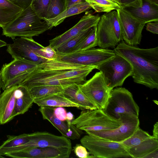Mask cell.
<instances>
[{
    "label": "cell",
    "mask_w": 158,
    "mask_h": 158,
    "mask_svg": "<svg viewBox=\"0 0 158 158\" xmlns=\"http://www.w3.org/2000/svg\"><path fill=\"white\" fill-rule=\"evenodd\" d=\"M7 44L6 42L0 39V48L7 46Z\"/></svg>",
    "instance_id": "obj_45"
},
{
    "label": "cell",
    "mask_w": 158,
    "mask_h": 158,
    "mask_svg": "<svg viewBox=\"0 0 158 158\" xmlns=\"http://www.w3.org/2000/svg\"><path fill=\"white\" fill-rule=\"evenodd\" d=\"M66 121L68 127L66 137L72 140L79 139L83 133L82 131L78 128L73 124L71 121L67 120Z\"/></svg>",
    "instance_id": "obj_35"
},
{
    "label": "cell",
    "mask_w": 158,
    "mask_h": 158,
    "mask_svg": "<svg viewBox=\"0 0 158 158\" xmlns=\"http://www.w3.org/2000/svg\"><path fill=\"white\" fill-rule=\"evenodd\" d=\"M22 10L30 6L32 0H8Z\"/></svg>",
    "instance_id": "obj_39"
},
{
    "label": "cell",
    "mask_w": 158,
    "mask_h": 158,
    "mask_svg": "<svg viewBox=\"0 0 158 158\" xmlns=\"http://www.w3.org/2000/svg\"><path fill=\"white\" fill-rule=\"evenodd\" d=\"M2 35L12 39L16 37L32 38L49 30L45 20L40 18L30 6L22 10L2 28Z\"/></svg>",
    "instance_id": "obj_3"
},
{
    "label": "cell",
    "mask_w": 158,
    "mask_h": 158,
    "mask_svg": "<svg viewBox=\"0 0 158 158\" xmlns=\"http://www.w3.org/2000/svg\"><path fill=\"white\" fill-rule=\"evenodd\" d=\"M113 50L131 64L134 82L151 89H158V47L140 48L122 41Z\"/></svg>",
    "instance_id": "obj_2"
},
{
    "label": "cell",
    "mask_w": 158,
    "mask_h": 158,
    "mask_svg": "<svg viewBox=\"0 0 158 158\" xmlns=\"http://www.w3.org/2000/svg\"><path fill=\"white\" fill-rule=\"evenodd\" d=\"M97 26L93 27L84 39L73 50V52L86 50L98 46Z\"/></svg>",
    "instance_id": "obj_32"
},
{
    "label": "cell",
    "mask_w": 158,
    "mask_h": 158,
    "mask_svg": "<svg viewBox=\"0 0 158 158\" xmlns=\"http://www.w3.org/2000/svg\"><path fill=\"white\" fill-rule=\"evenodd\" d=\"M56 60L85 66H97L115 55L113 50L107 48H92L86 50L67 54L56 52Z\"/></svg>",
    "instance_id": "obj_12"
},
{
    "label": "cell",
    "mask_w": 158,
    "mask_h": 158,
    "mask_svg": "<svg viewBox=\"0 0 158 158\" xmlns=\"http://www.w3.org/2000/svg\"><path fill=\"white\" fill-rule=\"evenodd\" d=\"M13 40L12 43L7 44L6 51L14 59L39 64L46 61L40 56V49L44 46L32 38L19 37Z\"/></svg>",
    "instance_id": "obj_14"
},
{
    "label": "cell",
    "mask_w": 158,
    "mask_h": 158,
    "mask_svg": "<svg viewBox=\"0 0 158 158\" xmlns=\"http://www.w3.org/2000/svg\"><path fill=\"white\" fill-rule=\"evenodd\" d=\"M131 158H158V140L153 136L128 150Z\"/></svg>",
    "instance_id": "obj_20"
},
{
    "label": "cell",
    "mask_w": 158,
    "mask_h": 158,
    "mask_svg": "<svg viewBox=\"0 0 158 158\" xmlns=\"http://www.w3.org/2000/svg\"><path fill=\"white\" fill-rule=\"evenodd\" d=\"M112 118L120 120L122 114H129L139 116V107L131 92L124 88L113 89L106 106L103 110Z\"/></svg>",
    "instance_id": "obj_7"
},
{
    "label": "cell",
    "mask_w": 158,
    "mask_h": 158,
    "mask_svg": "<svg viewBox=\"0 0 158 158\" xmlns=\"http://www.w3.org/2000/svg\"><path fill=\"white\" fill-rule=\"evenodd\" d=\"M34 101L27 88L19 85L14 109V117L23 114L27 112L32 106Z\"/></svg>",
    "instance_id": "obj_23"
},
{
    "label": "cell",
    "mask_w": 158,
    "mask_h": 158,
    "mask_svg": "<svg viewBox=\"0 0 158 158\" xmlns=\"http://www.w3.org/2000/svg\"><path fill=\"white\" fill-rule=\"evenodd\" d=\"M97 67L85 66L57 60H48L39 64L19 84L28 89L37 86L54 85L65 88L82 84Z\"/></svg>",
    "instance_id": "obj_1"
},
{
    "label": "cell",
    "mask_w": 158,
    "mask_h": 158,
    "mask_svg": "<svg viewBox=\"0 0 158 158\" xmlns=\"http://www.w3.org/2000/svg\"><path fill=\"white\" fill-rule=\"evenodd\" d=\"M3 86L4 84L2 80L1 70H0V89H2L3 87Z\"/></svg>",
    "instance_id": "obj_46"
},
{
    "label": "cell",
    "mask_w": 158,
    "mask_h": 158,
    "mask_svg": "<svg viewBox=\"0 0 158 158\" xmlns=\"http://www.w3.org/2000/svg\"><path fill=\"white\" fill-rule=\"evenodd\" d=\"M5 158L3 156L0 155V158Z\"/></svg>",
    "instance_id": "obj_48"
},
{
    "label": "cell",
    "mask_w": 158,
    "mask_h": 158,
    "mask_svg": "<svg viewBox=\"0 0 158 158\" xmlns=\"http://www.w3.org/2000/svg\"><path fill=\"white\" fill-rule=\"evenodd\" d=\"M152 3L158 4V0H147Z\"/></svg>",
    "instance_id": "obj_47"
},
{
    "label": "cell",
    "mask_w": 158,
    "mask_h": 158,
    "mask_svg": "<svg viewBox=\"0 0 158 158\" xmlns=\"http://www.w3.org/2000/svg\"><path fill=\"white\" fill-rule=\"evenodd\" d=\"M29 141L26 143L11 149L8 153L35 147H52L70 155L72 148L70 139L64 136H57L46 132L30 133Z\"/></svg>",
    "instance_id": "obj_9"
},
{
    "label": "cell",
    "mask_w": 158,
    "mask_h": 158,
    "mask_svg": "<svg viewBox=\"0 0 158 158\" xmlns=\"http://www.w3.org/2000/svg\"><path fill=\"white\" fill-rule=\"evenodd\" d=\"M98 46L100 48H114L123 41L116 10L102 15L97 25Z\"/></svg>",
    "instance_id": "obj_6"
},
{
    "label": "cell",
    "mask_w": 158,
    "mask_h": 158,
    "mask_svg": "<svg viewBox=\"0 0 158 158\" xmlns=\"http://www.w3.org/2000/svg\"><path fill=\"white\" fill-rule=\"evenodd\" d=\"M1 94V89H0V95Z\"/></svg>",
    "instance_id": "obj_50"
},
{
    "label": "cell",
    "mask_w": 158,
    "mask_h": 158,
    "mask_svg": "<svg viewBox=\"0 0 158 158\" xmlns=\"http://www.w3.org/2000/svg\"><path fill=\"white\" fill-rule=\"evenodd\" d=\"M97 69L102 73L107 86L111 90L122 86L125 79L131 76L133 73L130 63L116 54L98 65Z\"/></svg>",
    "instance_id": "obj_5"
},
{
    "label": "cell",
    "mask_w": 158,
    "mask_h": 158,
    "mask_svg": "<svg viewBox=\"0 0 158 158\" xmlns=\"http://www.w3.org/2000/svg\"><path fill=\"white\" fill-rule=\"evenodd\" d=\"M73 151L76 155L81 158H95L93 156H90L89 153L86 148L81 144H77L73 147Z\"/></svg>",
    "instance_id": "obj_37"
},
{
    "label": "cell",
    "mask_w": 158,
    "mask_h": 158,
    "mask_svg": "<svg viewBox=\"0 0 158 158\" xmlns=\"http://www.w3.org/2000/svg\"><path fill=\"white\" fill-rule=\"evenodd\" d=\"M146 29L153 34H158V22H151L147 23Z\"/></svg>",
    "instance_id": "obj_40"
},
{
    "label": "cell",
    "mask_w": 158,
    "mask_h": 158,
    "mask_svg": "<svg viewBox=\"0 0 158 158\" xmlns=\"http://www.w3.org/2000/svg\"><path fill=\"white\" fill-rule=\"evenodd\" d=\"M19 85L6 89L0 95V124H5L12 120Z\"/></svg>",
    "instance_id": "obj_19"
},
{
    "label": "cell",
    "mask_w": 158,
    "mask_h": 158,
    "mask_svg": "<svg viewBox=\"0 0 158 158\" xmlns=\"http://www.w3.org/2000/svg\"><path fill=\"white\" fill-rule=\"evenodd\" d=\"M74 116L73 113L70 112H69L68 113H67L66 120L72 121L74 119Z\"/></svg>",
    "instance_id": "obj_44"
},
{
    "label": "cell",
    "mask_w": 158,
    "mask_h": 158,
    "mask_svg": "<svg viewBox=\"0 0 158 158\" xmlns=\"http://www.w3.org/2000/svg\"><path fill=\"white\" fill-rule=\"evenodd\" d=\"M7 139L0 146V155L2 156L8 153L12 148L25 144L29 141V134L19 135H7Z\"/></svg>",
    "instance_id": "obj_27"
},
{
    "label": "cell",
    "mask_w": 158,
    "mask_h": 158,
    "mask_svg": "<svg viewBox=\"0 0 158 158\" xmlns=\"http://www.w3.org/2000/svg\"><path fill=\"white\" fill-rule=\"evenodd\" d=\"M96 12L108 13L122 8L120 4L115 0H85Z\"/></svg>",
    "instance_id": "obj_29"
},
{
    "label": "cell",
    "mask_w": 158,
    "mask_h": 158,
    "mask_svg": "<svg viewBox=\"0 0 158 158\" xmlns=\"http://www.w3.org/2000/svg\"><path fill=\"white\" fill-rule=\"evenodd\" d=\"M53 113L56 117L60 120L66 121L67 112L63 107H54Z\"/></svg>",
    "instance_id": "obj_38"
},
{
    "label": "cell",
    "mask_w": 158,
    "mask_h": 158,
    "mask_svg": "<svg viewBox=\"0 0 158 158\" xmlns=\"http://www.w3.org/2000/svg\"><path fill=\"white\" fill-rule=\"evenodd\" d=\"M64 88L61 86L43 85L34 86L28 89L31 97L35 100L62 92Z\"/></svg>",
    "instance_id": "obj_28"
},
{
    "label": "cell",
    "mask_w": 158,
    "mask_h": 158,
    "mask_svg": "<svg viewBox=\"0 0 158 158\" xmlns=\"http://www.w3.org/2000/svg\"><path fill=\"white\" fill-rule=\"evenodd\" d=\"M66 9L65 0H50L46 19L55 18Z\"/></svg>",
    "instance_id": "obj_33"
},
{
    "label": "cell",
    "mask_w": 158,
    "mask_h": 158,
    "mask_svg": "<svg viewBox=\"0 0 158 158\" xmlns=\"http://www.w3.org/2000/svg\"><path fill=\"white\" fill-rule=\"evenodd\" d=\"M116 11L123 40L130 45L136 46L139 44L146 23L122 8Z\"/></svg>",
    "instance_id": "obj_15"
},
{
    "label": "cell",
    "mask_w": 158,
    "mask_h": 158,
    "mask_svg": "<svg viewBox=\"0 0 158 158\" xmlns=\"http://www.w3.org/2000/svg\"><path fill=\"white\" fill-rule=\"evenodd\" d=\"M81 144L95 158H131L120 143L104 140L87 135L80 139Z\"/></svg>",
    "instance_id": "obj_8"
},
{
    "label": "cell",
    "mask_w": 158,
    "mask_h": 158,
    "mask_svg": "<svg viewBox=\"0 0 158 158\" xmlns=\"http://www.w3.org/2000/svg\"><path fill=\"white\" fill-rule=\"evenodd\" d=\"M22 10L8 0H0V27L3 28Z\"/></svg>",
    "instance_id": "obj_25"
},
{
    "label": "cell",
    "mask_w": 158,
    "mask_h": 158,
    "mask_svg": "<svg viewBox=\"0 0 158 158\" xmlns=\"http://www.w3.org/2000/svg\"><path fill=\"white\" fill-rule=\"evenodd\" d=\"M34 103L40 106L76 107L78 106L65 97L62 92L34 100Z\"/></svg>",
    "instance_id": "obj_24"
},
{
    "label": "cell",
    "mask_w": 158,
    "mask_h": 158,
    "mask_svg": "<svg viewBox=\"0 0 158 158\" xmlns=\"http://www.w3.org/2000/svg\"><path fill=\"white\" fill-rule=\"evenodd\" d=\"M132 16L145 23L158 22V4L147 0H140L122 8Z\"/></svg>",
    "instance_id": "obj_17"
},
{
    "label": "cell",
    "mask_w": 158,
    "mask_h": 158,
    "mask_svg": "<svg viewBox=\"0 0 158 158\" xmlns=\"http://www.w3.org/2000/svg\"><path fill=\"white\" fill-rule=\"evenodd\" d=\"M116 0V1H118L119 3V0Z\"/></svg>",
    "instance_id": "obj_49"
},
{
    "label": "cell",
    "mask_w": 158,
    "mask_h": 158,
    "mask_svg": "<svg viewBox=\"0 0 158 158\" xmlns=\"http://www.w3.org/2000/svg\"><path fill=\"white\" fill-rule=\"evenodd\" d=\"M100 16L94 15L91 11H86L79 21L71 28L62 34L49 40V45L55 49L69 39L96 26Z\"/></svg>",
    "instance_id": "obj_16"
},
{
    "label": "cell",
    "mask_w": 158,
    "mask_h": 158,
    "mask_svg": "<svg viewBox=\"0 0 158 158\" xmlns=\"http://www.w3.org/2000/svg\"><path fill=\"white\" fill-rule=\"evenodd\" d=\"M50 0H32L30 6L41 19L46 18Z\"/></svg>",
    "instance_id": "obj_34"
},
{
    "label": "cell",
    "mask_w": 158,
    "mask_h": 158,
    "mask_svg": "<svg viewBox=\"0 0 158 158\" xmlns=\"http://www.w3.org/2000/svg\"><path fill=\"white\" fill-rule=\"evenodd\" d=\"M40 56L45 60H56V52L49 45L46 47L44 46L41 49Z\"/></svg>",
    "instance_id": "obj_36"
},
{
    "label": "cell",
    "mask_w": 158,
    "mask_h": 158,
    "mask_svg": "<svg viewBox=\"0 0 158 158\" xmlns=\"http://www.w3.org/2000/svg\"><path fill=\"white\" fill-rule=\"evenodd\" d=\"M39 64L29 61L14 59L2 66L1 72L5 89L19 85Z\"/></svg>",
    "instance_id": "obj_13"
},
{
    "label": "cell",
    "mask_w": 158,
    "mask_h": 158,
    "mask_svg": "<svg viewBox=\"0 0 158 158\" xmlns=\"http://www.w3.org/2000/svg\"><path fill=\"white\" fill-rule=\"evenodd\" d=\"M79 86L82 92L97 109H104L112 90L107 86L100 71L96 72L91 78Z\"/></svg>",
    "instance_id": "obj_11"
},
{
    "label": "cell",
    "mask_w": 158,
    "mask_h": 158,
    "mask_svg": "<svg viewBox=\"0 0 158 158\" xmlns=\"http://www.w3.org/2000/svg\"><path fill=\"white\" fill-rule=\"evenodd\" d=\"M71 122L77 128L85 132L114 129L122 123L121 119H114L103 110L98 109L82 110L79 116Z\"/></svg>",
    "instance_id": "obj_4"
},
{
    "label": "cell",
    "mask_w": 158,
    "mask_h": 158,
    "mask_svg": "<svg viewBox=\"0 0 158 158\" xmlns=\"http://www.w3.org/2000/svg\"><path fill=\"white\" fill-rule=\"evenodd\" d=\"M155 138L158 140V122H157L154 125L153 135Z\"/></svg>",
    "instance_id": "obj_43"
},
{
    "label": "cell",
    "mask_w": 158,
    "mask_h": 158,
    "mask_svg": "<svg viewBox=\"0 0 158 158\" xmlns=\"http://www.w3.org/2000/svg\"><path fill=\"white\" fill-rule=\"evenodd\" d=\"M152 137V135L139 127L130 137L119 143L128 150L130 148Z\"/></svg>",
    "instance_id": "obj_31"
},
{
    "label": "cell",
    "mask_w": 158,
    "mask_h": 158,
    "mask_svg": "<svg viewBox=\"0 0 158 158\" xmlns=\"http://www.w3.org/2000/svg\"><path fill=\"white\" fill-rule=\"evenodd\" d=\"M140 0H119L122 8L133 4Z\"/></svg>",
    "instance_id": "obj_41"
},
{
    "label": "cell",
    "mask_w": 158,
    "mask_h": 158,
    "mask_svg": "<svg viewBox=\"0 0 158 158\" xmlns=\"http://www.w3.org/2000/svg\"><path fill=\"white\" fill-rule=\"evenodd\" d=\"M62 93L65 97L77 105L78 108L81 110L97 109L82 92L78 85L74 84L64 88Z\"/></svg>",
    "instance_id": "obj_21"
},
{
    "label": "cell",
    "mask_w": 158,
    "mask_h": 158,
    "mask_svg": "<svg viewBox=\"0 0 158 158\" xmlns=\"http://www.w3.org/2000/svg\"><path fill=\"white\" fill-rule=\"evenodd\" d=\"M122 123L114 129L97 131H87L90 136L104 140L119 143L130 137L139 127V116L134 114H125L121 115Z\"/></svg>",
    "instance_id": "obj_10"
},
{
    "label": "cell",
    "mask_w": 158,
    "mask_h": 158,
    "mask_svg": "<svg viewBox=\"0 0 158 158\" xmlns=\"http://www.w3.org/2000/svg\"><path fill=\"white\" fill-rule=\"evenodd\" d=\"M5 156L14 158H68L69 156L52 147H35L10 152Z\"/></svg>",
    "instance_id": "obj_18"
},
{
    "label": "cell",
    "mask_w": 158,
    "mask_h": 158,
    "mask_svg": "<svg viewBox=\"0 0 158 158\" xmlns=\"http://www.w3.org/2000/svg\"><path fill=\"white\" fill-rule=\"evenodd\" d=\"M54 108L53 107L40 106L39 111L44 119L50 122L62 135L66 137L68 130L67 124L56 117L53 113Z\"/></svg>",
    "instance_id": "obj_26"
},
{
    "label": "cell",
    "mask_w": 158,
    "mask_h": 158,
    "mask_svg": "<svg viewBox=\"0 0 158 158\" xmlns=\"http://www.w3.org/2000/svg\"><path fill=\"white\" fill-rule=\"evenodd\" d=\"M66 8L71 6L86 2L85 0H65Z\"/></svg>",
    "instance_id": "obj_42"
},
{
    "label": "cell",
    "mask_w": 158,
    "mask_h": 158,
    "mask_svg": "<svg viewBox=\"0 0 158 158\" xmlns=\"http://www.w3.org/2000/svg\"><path fill=\"white\" fill-rule=\"evenodd\" d=\"M92 8L86 2H82L71 6L67 8L62 13L55 18L47 19H43L49 27V30L56 27L63 22L66 18L88 11Z\"/></svg>",
    "instance_id": "obj_22"
},
{
    "label": "cell",
    "mask_w": 158,
    "mask_h": 158,
    "mask_svg": "<svg viewBox=\"0 0 158 158\" xmlns=\"http://www.w3.org/2000/svg\"><path fill=\"white\" fill-rule=\"evenodd\" d=\"M86 30L73 37L57 47L55 50L61 53L67 54L72 52L74 49L85 38L92 28Z\"/></svg>",
    "instance_id": "obj_30"
}]
</instances>
